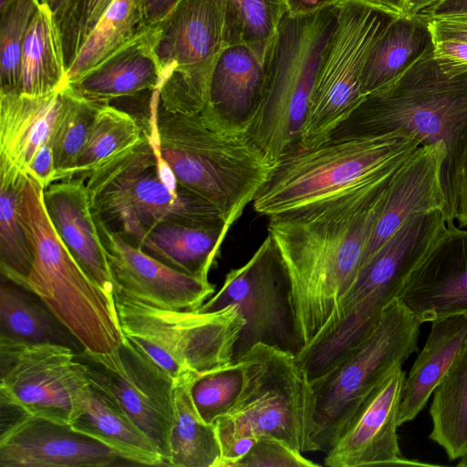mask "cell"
<instances>
[{
	"label": "cell",
	"instance_id": "1",
	"mask_svg": "<svg viewBox=\"0 0 467 467\" xmlns=\"http://www.w3.org/2000/svg\"><path fill=\"white\" fill-rule=\"evenodd\" d=\"M400 165L326 200L268 217V234L290 285L299 351L356 281Z\"/></svg>",
	"mask_w": 467,
	"mask_h": 467
},
{
	"label": "cell",
	"instance_id": "2",
	"mask_svg": "<svg viewBox=\"0 0 467 467\" xmlns=\"http://www.w3.org/2000/svg\"><path fill=\"white\" fill-rule=\"evenodd\" d=\"M149 133L178 183L213 204L231 228L254 202L277 162L256 144L249 127L225 121L208 108L173 113L151 91Z\"/></svg>",
	"mask_w": 467,
	"mask_h": 467
},
{
	"label": "cell",
	"instance_id": "3",
	"mask_svg": "<svg viewBox=\"0 0 467 467\" xmlns=\"http://www.w3.org/2000/svg\"><path fill=\"white\" fill-rule=\"evenodd\" d=\"M391 133L443 142L446 223H454L457 172L467 141V64L437 56L419 60L390 85L367 95L331 139Z\"/></svg>",
	"mask_w": 467,
	"mask_h": 467
},
{
	"label": "cell",
	"instance_id": "4",
	"mask_svg": "<svg viewBox=\"0 0 467 467\" xmlns=\"http://www.w3.org/2000/svg\"><path fill=\"white\" fill-rule=\"evenodd\" d=\"M86 178L96 223L136 247L163 222L224 223L213 204L178 183L144 130L137 144Z\"/></svg>",
	"mask_w": 467,
	"mask_h": 467
},
{
	"label": "cell",
	"instance_id": "5",
	"mask_svg": "<svg viewBox=\"0 0 467 467\" xmlns=\"http://www.w3.org/2000/svg\"><path fill=\"white\" fill-rule=\"evenodd\" d=\"M340 5L307 15L286 12L266 53L262 98L249 131L275 162L297 150L312 91L337 25Z\"/></svg>",
	"mask_w": 467,
	"mask_h": 467
},
{
	"label": "cell",
	"instance_id": "6",
	"mask_svg": "<svg viewBox=\"0 0 467 467\" xmlns=\"http://www.w3.org/2000/svg\"><path fill=\"white\" fill-rule=\"evenodd\" d=\"M41 185L27 176L20 214L33 251L23 288L36 294L84 349L109 353L123 341L115 300L92 280L57 234L43 203Z\"/></svg>",
	"mask_w": 467,
	"mask_h": 467
},
{
	"label": "cell",
	"instance_id": "7",
	"mask_svg": "<svg viewBox=\"0 0 467 467\" xmlns=\"http://www.w3.org/2000/svg\"><path fill=\"white\" fill-rule=\"evenodd\" d=\"M420 145L416 137L391 133L296 150L277 161L253 207L270 217L326 200L400 165Z\"/></svg>",
	"mask_w": 467,
	"mask_h": 467
},
{
	"label": "cell",
	"instance_id": "8",
	"mask_svg": "<svg viewBox=\"0 0 467 467\" xmlns=\"http://www.w3.org/2000/svg\"><path fill=\"white\" fill-rule=\"evenodd\" d=\"M240 358L245 385L234 408L214 423L220 444L242 437H271L301 453L317 451L316 395L296 354L258 344Z\"/></svg>",
	"mask_w": 467,
	"mask_h": 467
},
{
	"label": "cell",
	"instance_id": "9",
	"mask_svg": "<svg viewBox=\"0 0 467 467\" xmlns=\"http://www.w3.org/2000/svg\"><path fill=\"white\" fill-rule=\"evenodd\" d=\"M114 300L123 336L174 380L201 376L234 359L244 320L233 306L213 312L167 309L119 292Z\"/></svg>",
	"mask_w": 467,
	"mask_h": 467
},
{
	"label": "cell",
	"instance_id": "10",
	"mask_svg": "<svg viewBox=\"0 0 467 467\" xmlns=\"http://www.w3.org/2000/svg\"><path fill=\"white\" fill-rule=\"evenodd\" d=\"M420 324L405 304L395 298L363 341L312 381L317 451H326L373 389L418 350Z\"/></svg>",
	"mask_w": 467,
	"mask_h": 467
},
{
	"label": "cell",
	"instance_id": "11",
	"mask_svg": "<svg viewBox=\"0 0 467 467\" xmlns=\"http://www.w3.org/2000/svg\"><path fill=\"white\" fill-rule=\"evenodd\" d=\"M399 16L368 0H346L317 75L297 150L329 140L363 101L361 74L377 38Z\"/></svg>",
	"mask_w": 467,
	"mask_h": 467
},
{
	"label": "cell",
	"instance_id": "12",
	"mask_svg": "<svg viewBox=\"0 0 467 467\" xmlns=\"http://www.w3.org/2000/svg\"><path fill=\"white\" fill-rule=\"evenodd\" d=\"M229 306H234L244 320L234 359L258 344L298 353L290 285L269 234L244 265L226 275L221 288L197 310L213 312Z\"/></svg>",
	"mask_w": 467,
	"mask_h": 467
},
{
	"label": "cell",
	"instance_id": "13",
	"mask_svg": "<svg viewBox=\"0 0 467 467\" xmlns=\"http://www.w3.org/2000/svg\"><path fill=\"white\" fill-rule=\"evenodd\" d=\"M89 384L127 414L169 464L175 380L141 348L123 337L109 353L78 352Z\"/></svg>",
	"mask_w": 467,
	"mask_h": 467
},
{
	"label": "cell",
	"instance_id": "14",
	"mask_svg": "<svg viewBox=\"0 0 467 467\" xmlns=\"http://www.w3.org/2000/svg\"><path fill=\"white\" fill-rule=\"evenodd\" d=\"M89 385L78 351L59 344L0 340V400L20 412L69 423Z\"/></svg>",
	"mask_w": 467,
	"mask_h": 467
},
{
	"label": "cell",
	"instance_id": "15",
	"mask_svg": "<svg viewBox=\"0 0 467 467\" xmlns=\"http://www.w3.org/2000/svg\"><path fill=\"white\" fill-rule=\"evenodd\" d=\"M447 225L443 212L409 219L360 269L343 304L357 317L376 319L400 295L411 272Z\"/></svg>",
	"mask_w": 467,
	"mask_h": 467
},
{
	"label": "cell",
	"instance_id": "16",
	"mask_svg": "<svg viewBox=\"0 0 467 467\" xmlns=\"http://www.w3.org/2000/svg\"><path fill=\"white\" fill-rule=\"evenodd\" d=\"M97 226L115 292L153 306L179 310H197L214 294L208 279L176 270L104 226Z\"/></svg>",
	"mask_w": 467,
	"mask_h": 467
},
{
	"label": "cell",
	"instance_id": "17",
	"mask_svg": "<svg viewBox=\"0 0 467 467\" xmlns=\"http://www.w3.org/2000/svg\"><path fill=\"white\" fill-rule=\"evenodd\" d=\"M119 460L114 450L69 423L23 412L0 435L1 467H109Z\"/></svg>",
	"mask_w": 467,
	"mask_h": 467
},
{
	"label": "cell",
	"instance_id": "18",
	"mask_svg": "<svg viewBox=\"0 0 467 467\" xmlns=\"http://www.w3.org/2000/svg\"><path fill=\"white\" fill-rule=\"evenodd\" d=\"M405 378L402 367H399L373 389L325 451L324 465L401 464L397 429Z\"/></svg>",
	"mask_w": 467,
	"mask_h": 467
},
{
	"label": "cell",
	"instance_id": "19",
	"mask_svg": "<svg viewBox=\"0 0 467 467\" xmlns=\"http://www.w3.org/2000/svg\"><path fill=\"white\" fill-rule=\"evenodd\" d=\"M399 298L421 324L467 315V230L446 225Z\"/></svg>",
	"mask_w": 467,
	"mask_h": 467
},
{
	"label": "cell",
	"instance_id": "20",
	"mask_svg": "<svg viewBox=\"0 0 467 467\" xmlns=\"http://www.w3.org/2000/svg\"><path fill=\"white\" fill-rule=\"evenodd\" d=\"M446 157V147L441 141L420 145L395 171L360 269L411 217L435 211L445 215L447 199L442 169Z\"/></svg>",
	"mask_w": 467,
	"mask_h": 467
},
{
	"label": "cell",
	"instance_id": "21",
	"mask_svg": "<svg viewBox=\"0 0 467 467\" xmlns=\"http://www.w3.org/2000/svg\"><path fill=\"white\" fill-rule=\"evenodd\" d=\"M224 12L225 0H180L150 26L161 78L176 67L213 72L225 47Z\"/></svg>",
	"mask_w": 467,
	"mask_h": 467
},
{
	"label": "cell",
	"instance_id": "22",
	"mask_svg": "<svg viewBox=\"0 0 467 467\" xmlns=\"http://www.w3.org/2000/svg\"><path fill=\"white\" fill-rule=\"evenodd\" d=\"M84 179L53 182L43 191V203L71 254L107 296L114 299L115 285Z\"/></svg>",
	"mask_w": 467,
	"mask_h": 467
},
{
	"label": "cell",
	"instance_id": "23",
	"mask_svg": "<svg viewBox=\"0 0 467 467\" xmlns=\"http://www.w3.org/2000/svg\"><path fill=\"white\" fill-rule=\"evenodd\" d=\"M160 78V67L149 27L142 35L68 85L87 100L109 104L117 99L157 89Z\"/></svg>",
	"mask_w": 467,
	"mask_h": 467
},
{
	"label": "cell",
	"instance_id": "24",
	"mask_svg": "<svg viewBox=\"0 0 467 467\" xmlns=\"http://www.w3.org/2000/svg\"><path fill=\"white\" fill-rule=\"evenodd\" d=\"M63 89L41 96L0 92V156L26 175L35 154L52 140Z\"/></svg>",
	"mask_w": 467,
	"mask_h": 467
},
{
	"label": "cell",
	"instance_id": "25",
	"mask_svg": "<svg viewBox=\"0 0 467 467\" xmlns=\"http://www.w3.org/2000/svg\"><path fill=\"white\" fill-rule=\"evenodd\" d=\"M264 80L265 62L250 47L225 46L213 69L206 108L225 121L250 128Z\"/></svg>",
	"mask_w": 467,
	"mask_h": 467
},
{
	"label": "cell",
	"instance_id": "26",
	"mask_svg": "<svg viewBox=\"0 0 467 467\" xmlns=\"http://www.w3.org/2000/svg\"><path fill=\"white\" fill-rule=\"evenodd\" d=\"M69 424L77 431L111 448L124 461L140 465H165L154 442L90 384L79 395Z\"/></svg>",
	"mask_w": 467,
	"mask_h": 467
},
{
	"label": "cell",
	"instance_id": "27",
	"mask_svg": "<svg viewBox=\"0 0 467 467\" xmlns=\"http://www.w3.org/2000/svg\"><path fill=\"white\" fill-rule=\"evenodd\" d=\"M434 48L426 16L421 13L397 16L368 54L361 74L363 96L390 85Z\"/></svg>",
	"mask_w": 467,
	"mask_h": 467
},
{
	"label": "cell",
	"instance_id": "28",
	"mask_svg": "<svg viewBox=\"0 0 467 467\" xmlns=\"http://www.w3.org/2000/svg\"><path fill=\"white\" fill-rule=\"evenodd\" d=\"M431 323L425 345L404 379L399 426L412 420L424 409L467 342V315L451 316Z\"/></svg>",
	"mask_w": 467,
	"mask_h": 467
},
{
	"label": "cell",
	"instance_id": "29",
	"mask_svg": "<svg viewBox=\"0 0 467 467\" xmlns=\"http://www.w3.org/2000/svg\"><path fill=\"white\" fill-rule=\"evenodd\" d=\"M230 229L224 223L163 222L144 236L138 248L176 270L208 279Z\"/></svg>",
	"mask_w": 467,
	"mask_h": 467
},
{
	"label": "cell",
	"instance_id": "30",
	"mask_svg": "<svg viewBox=\"0 0 467 467\" xmlns=\"http://www.w3.org/2000/svg\"><path fill=\"white\" fill-rule=\"evenodd\" d=\"M0 340L17 344H59L76 351L82 345L33 292L2 276Z\"/></svg>",
	"mask_w": 467,
	"mask_h": 467
},
{
	"label": "cell",
	"instance_id": "31",
	"mask_svg": "<svg viewBox=\"0 0 467 467\" xmlns=\"http://www.w3.org/2000/svg\"><path fill=\"white\" fill-rule=\"evenodd\" d=\"M67 85L57 19L53 11L41 4L25 40L17 93L41 96Z\"/></svg>",
	"mask_w": 467,
	"mask_h": 467
},
{
	"label": "cell",
	"instance_id": "32",
	"mask_svg": "<svg viewBox=\"0 0 467 467\" xmlns=\"http://www.w3.org/2000/svg\"><path fill=\"white\" fill-rule=\"evenodd\" d=\"M195 378L185 376L175 380L168 466H220L222 450L216 427L202 419L191 396V385Z\"/></svg>",
	"mask_w": 467,
	"mask_h": 467
},
{
	"label": "cell",
	"instance_id": "33",
	"mask_svg": "<svg viewBox=\"0 0 467 467\" xmlns=\"http://www.w3.org/2000/svg\"><path fill=\"white\" fill-rule=\"evenodd\" d=\"M27 175L0 156V269L2 276L23 286L31 270L33 251L20 214Z\"/></svg>",
	"mask_w": 467,
	"mask_h": 467
},
{
	"label": "cell",
	"instance_id": "34",
	"mask_svg": "<svg viewBox=\"0 0 467 467\" xmlns=\"http://www.w3.org/2000/svg\"><path fill=\"white\" fill-rule=\"evenodd\" d=\"M430 439L450 460L467 454V342L432 393Z\"/></svg>",
	"mask_w": 467,
	"mask_h": 467
},
{
	"label": "cell",
	"instance_id": "35",
	"mask_svg": "<svg viewBox=\"0 0 467 467\" xmlns=\"http://www.w3.org/2000/svg\"><path fill=\"white\" fill-rule=\"evenodd\" d=\"M136 0H115L67 71L72 83L147 31Z\"/></svg>",
	"mask_w": 467,
	"mask_h": 467
},
{
	"label": "cell",
	"instance_id": "36",
	"mask_svg": "<svg viewBox=\"0 0 467 467\" xmlns=\"http://www.w3.org/2000/svg\"><path fill=\"white\" fill-rule=\"evenodd\" d=\"M143 129L130 114L109 104L98 109L70 179L86 178L95 168L137 144Z\"/></svg>",
	"mask_w": 467,
	"mask_h": 467
},
{
	"label": "cell",
	"instance_id": "37",
	"mask_svg": "<svg viewBox=\"0 0 467 467\" xmlns=\"http://www.w3.org/2000/svg\"><path fill=\"white\" fill-rule=\"evenodd\" d=\"M286 12L285 0H225V46L245 45L265 61Z\"/></svg>",
	"mask_w": 467,
	"mask_h": 467
},
{
	"label": "cell",
	"instance_id": "38",
	"mask_svg": "<svg viewBox=\"0 0 467 467\" xmlns=\"http://www.w3.org/2000/svg\"><path fill=\"white\" fill-rule=\"evenodd\" d=\"M101 105L85 99L69 85L64 88L51 140L57 170L56 182L70 179L90 124Z\"/></svg>",
	"mask_w": 467,
	"mask_h": 467
},
{
	"label": "cell",
	"instance_id": "39",
	"mask_svg": "<svg viewBox=\"0 0 467 467\" xmlns=\"http://www.w3.org/2000/svg\"><path fill=\"white\" fill-rule=\"evenodd\" d=\"M245 380L241 358L196 377L191 385V396L202 419L214 424L226 415L240 399Z\"/></svg>",
	"mask_w": 467,
	"mask_h": 467
},
{
	"label": "cell",
	"instance_id": "40",
	"mask_svg": "<svg viewBox=\"0 0 467 467\" xmlns=\"http://www.w3.org/2000/svg\"><path fill=\"white\" fill-rule=\"evenodd\" d=\"M40 0H13L0 10V92L17 93L25 40Z\"/></svg>",
	"mask_w": 467,
	"mask_h": 467
},
{
	"label": "cell",
	"instance_id": "41",
	"mask_svg": "<svg viewBox=\"0 0 467 467\" xmlns=\"http://www.w3.org/2000/svg\"><path fill=\"white\" fill-rule=\"evenodd\" d=\"M115 0H68L55 15L67 69L87 38Z\"/></svg>",
	"mask_w": 467,
	"mask_h": 467
},
{
	"label": "cell",
	"instance_id": "42",
	"mask_svg": "<svg viewBox=\"0 0 467 467\" xmlns=\"http://www.w3.org/2000/svg\"><path fill=\"white\" fill-rule=\"evenodd\" d=\"M316 467L315 463L281 440L258 438L251 450L234 467Z\"/></svg>",
	"mask_w": 467,
	"mask_h": 467
},
{
	"label": "cell",
	"instance_id": "43",
	"mask_svg": "<svg viewBox=\"0 0 467 467\" xmlns=\"http://www.w3.org/2000/svg\"><path fill=\"white\" fill-rule=\"evenodd\" d=\"M51 140L37 150L27 171V175L36 180L43 189L56 182L57 170Z\"/></svg>",
	"mask_w": 467,
	"mask_h": 467
},
{
	"label": "cell",
	"instance_id": "44",
	"mask_svg": "<svg viewBox=\"0 0 467 467\" xmlns=\"http://www.w3.org/2000/svg\"><path fill=\"white\" fill-rule=\"evenodd\" d=\"M434 42L456 40L467 42V16L430 18Z\"/></svg>",
	"mask_w": 467,
	"mask_h": 467
},
{
	"label": "cell",
	"instance_id": "45",
	"mask_svg": "<svg viewBox=\"0 0 467 467\" xmlns=\"http://www.w3.org/2000/svg\"><path fill=\"white\" fill-rule=\"evenodd\" d=\"M454 221L459 227L467 228V141L463 148L457 172Z\"/></svg>",
	"mask_w": 467,
	"mask_h": 467
},
{
	"label": "cell",
	"instance_id": "46",
	"mask_svg": "<svg viewBox=\"0 0 467 467\" xmlns=\"http://www.w3.org/2000/svg\"><path fill=\"white\" fill-rule=\"evenodd\" d=\"M180 0H136L147 26L162 20Z\"/></svg>",
	"mask_w": 467,
	"mask_h": 467
},
{
	"label": "cell",
	"instance_id": "47",
	"mask_svg": "<svg viewBox=\"0 0 467 467\" xmlns=\"http://www.w3.org/2000/svg\"><path fill=\"white\" fill-rule=\"evenodd\" d=\"M420 13L430 18L467 16V0H441Z\"/></svg>",
	"mask_w": 467,
	"mask_h": 467
},
{
	"label": "cell",
	"instance_id": "48",
	"mask_svg": "<svg viewBox=\"0 0 467 467\" xmlns=\"http://www.w3.org/2000/svg\"><path fill=\"white\" fill-rule=\"evenodd\" d=\"M346 0H285L290 15H307L325 7L340 5Z\"/></svg>",
	"mask_w": 467,
	"mask_h": 467
},
{
	"label": "cell",
	"instance_id": "49",
	"mask_svg": "<svg viewBox=\"0 0 467 467\" xmlns=\"http://www.w3.org/2000/svg\"><path fill=\"white\" fill-rule=\"evenodd\" d=\"M434 53L437 56L467 64V42L456 40L438 41L435 42Z\"/></svg>",
	"mask_w": 467,
	"mask_h": 467
},
{
	"label": "cell",
	"instance_id": "50",
	"mask_svg": "<svg viewBox=\"0 0 467 467\" xmlns=\"http://www.w3.org/2000/svg\"><path fill=\"white\" fill-rule=\"evenodd\" d=\"M441 0H406L404 14L415 15Z\"/></svg>",
	"mask_w": 467,
	"mask_h": 467
},
{
	"label": "cell",
	"instance_id": "51",
	"mask_svg": "<svg viewBox=\"0 0 467 467\" xmlns=\"http://www.w3.org/2000/svg\"><path fill=\"white\" fill-rule=\"evenodd\" d=\"M387 10L398 15H403L406 0H368Z\"/></svg>",
	"mask_w": 467,
	"mask_h": 467
},
{
	"label": "cell",
	"instance_id": "52",
	"mask_svg": "<svg viewBox=\"0 0 467 467\" xmlns=\"http://www.w3.org/2000/svg\"><path fill=\"white\" fill-rule=\"evenodd\" d=\"M68 0H40L41 4L47 5L55 15L60 12Z\"/></svg>",
	"mask_w": 467,
	"mask_h": 467
},
{
	"label": "cell",
	"instance_id": "53",
	"mask_svg": "<svg viewBox=\"0 0 467 467\" xmlns=\"http://www.w3.org/2000/svg\"><path fill=\"white\" fill-rule=\"evenodd\" d=\"M459 467H467V454L461 458V461L457 463Z\"/></svg>",
	"mask_w": 467,
	"mask_h": 467
},
{
	"label": "cell",
	"instance_id": "54",
	"mask_svg": "<svg viewBox=\"0 0 467 467\" xmlns=\"http://www.w3.org/2000/svg\"><path fill=\"white\" fill-rule=\"evenodd\" d=\"M13 0H0V10L7 6Z\"/></svg>",
	"mask_w": 467,
	"mask_h": 467
}]
</instances>
